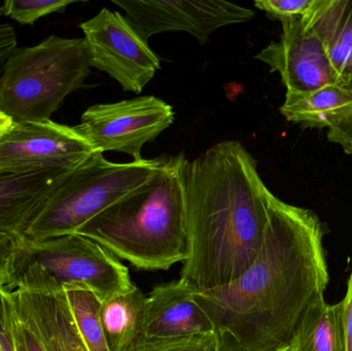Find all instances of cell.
<instances>
[{"instance_id":"cell-1","label":"cell","mask_w":352,"mask_h":351,"mask_svg":"<svg viewBox=\"0 0 352 351\" xmlns=\"http://www.w3.org/2000/svg\"><path fill=\"white\" fill-rule=\"evenodd\" d=\"M318 214L271 194L258 257L235 282L195 298L214 327L217 351L287 350L330 282Z\"/></svg>"},{"instance_id":"cell-2","label":"cell","mask_w":352,"mask_h":351,"mask_svg":"<svg viewBox=\"0 0 352 351\" xmlns=\"http://www.w3.org/2000/svg\"><path fill=\"white\" fill-rule=\"evenodd\" d=\"M271 194L258 163L236 140L219 142L188 163V257L179 280L197 293L238 280L260 253Z\"/></svg>"},{"instance_id":"cell-3","label":"cell","mask_w":352,"mask_h":351,"mask_svg":"<svg viewBox=\"0 0 352 351\" xmlns=\"http://www.w3.org/2000/svg\"><path fill=\"white\" fill-rule=\"evenodd\" d=\"M160 157L154 174L80 227L76 234L102 245L118 259L146 271L168 270L188 259L184 154Z\"/></svg>"},{"instance_id":"cell-4","label":"cell","mask_w":352,"mask_h":351,"mask_svg":"<svg viewBox=\"0 0 352 351\" xmlns=\"http://www.w3.org/2000/svg\"><path fill=\"white\" fill-rule=\"evenodd\" d=\"M90 67L84 37L50 35L16 47L0 78V109L16 123L51 120L68 95L85 87Z\"/></svg>"},{"instance_id":"cell-5","label":"cell","mask_w":352,"mask_h":351,"mask_svg":"<svg viewBox=\"0 0 352 351\" xmlns=\"http://www.w3.org/2000/svg\"><path fill=\"white\" fill-rule=\"evenodd\" d=\"M159 165L160 157L113 163L102 152H95L52 192L29 227L27 238L41 240L74 234L103 210L144 185Z\"/></svg>"},{"instance_id":"cell-6","label":"cell","mask_w":352,"mask_h":351,"mask_svg":"<svg viewBox=\"0 0 352 351\" xmlns=\"http://www.w3.org/2000/svg\"><path fill=\"white\" fill-rule=\"evenodd\" d=\"M27 266L41 270L62 288H86L101 302L136 286L116 256L76 233L41 240L25 237L16 251L14 272Z\"/></svg>"},{"instance_id":"cell-7","label":"cell","mask_w":352,"mask_h":351,"mask_svg":"<svg viewBox=\"0 0 352 351\" xmlns=\"http://www.w3.org/2000/svg\"><path fill=\"white\" fill-rule=\"evenodd\" d=\"M173 106L155 96H140L89 107L76 129L96 152H119L142 161L144 144L175 122Z\"/></svg>"},{"instance_id":"cell-8","label":"cell","mask_w":352,"mask_h":351,"mask_svg":"<svg viewBox=\"0 0 352 351\" xmlns=\"http://www.w3.org/2000/svg\"><path fill=\"white\" fill-rule=\"evenodd\" d=\"M80 27L90 66L109 74L124 91L140 94L160 69V58L120 12L102 8Z\"/></svg>"},{"instance_id":"cell-9","label":"cell","mask_w":352,"mask_h":351,"mask_svg":"<svg viewBox=\"0 0 352 351\" xmlns=\"http://www.w3.org/2000/svg\"><path fill=\"white\" fill-rule=\"evenodd\" d=\"M96 150L76 127L52 120L16 123L0 139V175L70 172Z\"/></svg>"},{"instance_id":"cell-10","label":"cell","mask_w":352,"mask_h":351,"mask_svg":"<svg viewBox=\"0 0 352 351\" xmlns=\"http://www.w3.org/2000/svg\"><path fill=\"white\" fill-rule=\"evenodd\" d=\"M144 41L159 33L184 31L205 43L217 29L252 20L254 12L221 0L205 1H116Z\"/></svg>"},{"instance_id":"cell-11","label":"cell","mask_w":352,"mask_h":351,"mask_svg":"<svg viewBox=\"0 0 352 351\" xmlns=\"http://www.w3.org/2000/svg\"><path fill=\"white\" fill-rule=\"evenodd\" d=\"M18 317L34 332L45 351H89L63 288L36 268H25L8 288Z\"/></svg>"},{"instance_id":"cell-12","label":"cell","mask_w":352,"mask_h":351,"mask_svg":"<svg viewBox=\"0 0 352 351\" xmlns=\"http://www.w3.org/2000/svg\"><path fill=\"white\" fill-rule=\"evenodd\" d=\"M283 34L254 59L280 76L287 92L311 93L329 86H340L328 52L303 16L280 22ZM341 87V86H340Z\"/></svg>"},{"instance_id":"cell-13","label":"cell","mask_w":352,"mask_h":351,"mask_svg":"<svg viewBox=\"0 0 352 351\" xmlns=\"http://www.w3.org/2000/svg\"><path fill=\"white\" fill-rule=\"evenodd\" d=\"M281 115L304 128L327 129V137L352 155V91L329 86L311 93L287 92Z\"/></svg>"},{"instance_id":"cell-14","label":"cell","mask_w":352,"mask_h":351,"mask_svg":"<svg viewBox=\"0 0 352 351\" xmlns=\"http://www.w3.org/2000/svg\"><path fill=\"white\" fill-rule=\"evenodd\" d=\"M196 293L180 280L155 286L148 296L144 335L175 338L214 334L212 323L197 303Z\"/></svg>"},{"instance_id":"cell-15","label":"cell","mask_w":352,"mask_h":351,"mask_svg":"<svg viewBox=\"0 0 352 351\" xmlns=\"http://www.w3.org/2000/svg\"><path fill=\"white\" fill-rule=\"evenodd\" d=\"M70 172L45 170L0 175V233L26 237L52 192Z\"/></svg>"},{"instance_id":"cell-16","label":"cell","mask_w":352,"mask_h":351,"mask_svg":"<svg viewBox=\"0 0 352 351\" xmlns=\"http://www.w3.org/2000/svg\"><path fill=\"white\" fill-rule=\"evenodd\" d=\"M307 16L308 26L326 47L340 86L352 91V0H318Z\"/></svg>"},{"instance_id":"cell-17","label":"cell","mask_w":352,"mask_h":351,"mask_svg":"<svg viewBox=\"0 0 352 351\" xmlns=\"http://www.w3.org/2000/svg\"><path fill=\"white\" fill-rule=\"evenodd\" d=\"M148 297L138 288L101 302L100 317L109 351H123L144 336Z\"/></svg>"},{"instance_id":"cell-18","label":"cell","mask_w":352,"mask_h":351,"mask_svg":"<svg viewBox=\"0 0 352 351\" xmlns=\"http://www.w3.org/2000/svg\"><path fill=\"white\" fill-rule=\"evenodd\" d=\"M285 351H346L342 305L316 301L302 317Z\"/></svg>"},{"instance_id":"cell-19","label":"cell","mask_w":352,"mask_h":351,"mask_svg":"<svg viewBox=\"0 0 352 351\" xmlns=\"http://www.w3.org/2000/svg\"><path fill=\"white\" fill-rule=\"evenodd\" d=\"M66 301L78 333L89 351H109L101 323V301L82 288H64Z\"/></svg>"},{"instance_id":"cell-20","label":"cell","mask_w":352,"mask_h":351,"mask_svg":"<svg viewBox=\"0 0 352 351\" xmlns=\"http://www.w3.org/2000/svg\"><path fill=\"white\" fill-rule=\"evenodd\" d=\"M214 334L175 338L140 336L123 351H217Z\"/></svg>"},{"instance_id":"cell-21","label":"cell","mask_w":352,"mask_h":351,"mask_svg":"<svg viewBox=\"0 0 352 351\" xmlns=\"http://www.w3.org/2000/svg\"><path fill=\"white\" fill-rule=\"evenodd\" d=\"M76 0H6L4 16H10L21 25L33 26L38 19L54 12H64Z\"/></svg>"},{"instance_id":"cell-22","label":"cell","mask_w":352,"mask_h":351,"mask_svg":"<svg viewBox=\"0 0 352 351\" xmlns=\"http://www.w3.org/2000/svg\"><path fill=\"white\" fill-rule=\"evenodd\" d=\"M316 3L318 0H256L254 6L264 10L269 18L283 22L306 16Z\"/></svg>"},{"instance_id":"cell-23","label":"cell","mask_w":352,"mask_h":351,"mask_svg":"<svg viewBox=\"0 0 352 351\" xmlns=\"http://www.w3.org/2000/svg\"><path fill=\"white\" fill-rule=\"evenodd\" d=\"M14 329L16 311L12 294L0 286V351H16Z\"/></svg>"},{"instance_id":"cell-24","label":"cell","mask_w":352,"mask_h":351,"mask_svg":"<svg viewBox=\"0 0 352 351\" xmlns=\"http://www.w3.org/2000/svg\"><path fill=\"white\" fill-rule=\"evenodd\" d=\"M24 238L0 233V286L8 288L12 284L14 259L21 241Z\"/></svg>"},{"instance_id":"cell-25","label":"cell","mask_w":352,"mask_h":351,"mask_svg":"<svg viewBox=\"0 0 352 351\" xmlns=\"http://www.w3.org/2000/svg\"><path fill=\"white\" fill-rule=\"evenodd\" d=\"M14 338H16V351H45L43 343L35 335L34 332L18 317L16 313Z\"/></svg>"},{"instance_id":"cell-26","label":"cell","mask_w":352,"mask_h":351,"mask_svg":"<svg viewBox=\"0 0 352 351\" xmlns=\"http://www.w3.org/2000/svg\"><path fill=\"white\" fill-rule=\"evenodd\" d=\"M16 31L10 24H0V78L3 72L4 66L12 52L16 49Z\"/></svg>"},{"instance_id":"cell-27","label":"cell","mask_w":352,"mask_h":351,"mask_svg":"<svg viewBox=\"0 0 352 351\" xmlns=\"http://www.w3.org/2000/svg\"><path fill=\"white\" fill-rule=\"evenodd\" d=\"M342 305L343 329H344L345 348L352 351V271L347 282V291Z\"/></svg>"},{"instance_id":"cell-28","label":"cell","mask_w":352,"mask_h":351,"mask_svg":"<svg viewBox=\"0 0 352 351\" xmlns=\"http://www.w3.org/2000/svg\"><path fill=\"white\" fill-rule=\"evenodd\" d=\"M14 126V120L0 109V139L3 138L6 134L10 133Z\"/></svg>"},{"instance_id":"cell-29","label":"cell","mask_w":352,"mask_h":351,"mask_svg":"<svg viewBox=\"0 0 352 351\" xmlns=\"http://www.w3.org/2000/svg\"><path fill=\"white\" fill-rule=\"evenodd\" d=\"M6 14V12H4L3 5L0 6V16H4Z\"/></svg>"},{"instance_id":"cell-30","label":"cell","mask_w":352,"mask_h":351,"mask_svg":"<svg viewBox=\"0 0 352 351\" xmlns=\"http://www.w3.org/2000/svg\"><path fill=\"white\" fill-rule=\"evenodd\" d=\"M278 351H285V350H278Z\"/></svg>"}]
</instances>
